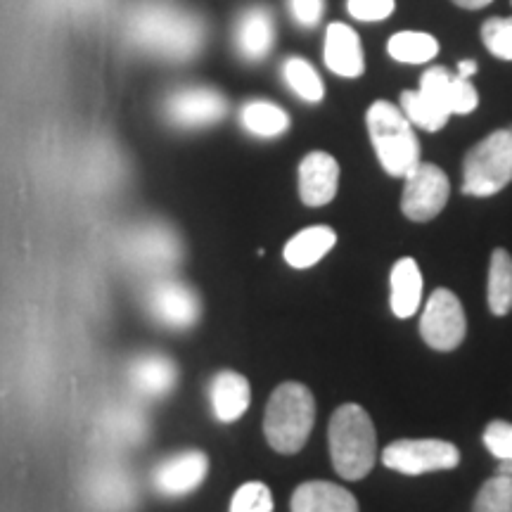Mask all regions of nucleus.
I'll use <instances>...</instances> for the list:
<instances>
[{"label": "nucleus", "instance_id": "23", "mask_svg": "<svg viewBox=\"0 0 512 512\" xmlns=\"http://www.w3.org/2000/svg\"><path fill=\"white\" fill-rule=\"evenodd\" d=\"M486 299L494 316H508L512 311V256L503 247L491 252Z\"/></svg>", "mask_w": 512, "mask_h": 512}, {"label": "nucleus", "instance_id": "24", "mask_svg": "<svg viewBox=\"0 0 512 512\" xmlns=\"http://www.w3.org/2000/svg\"><path fill=\"white\" fill-rule=\"evenodd\" d=\"M102 430L112 439V444L133 446L140 444L147 434V420L136 406H114L102 420Z\"/></svg>", "mask_w": 512, "mask_h": 512}, {"label": "nucleus", "instance_id": "25", "mask_svg": "<svg viewBox=\"0 0 512 512\" xmlns=\"http://www.w3.org/2000/svg\"><path fill=\"white\" fill-rule=\"evenodd\" d=\"M387 53L401 64H427L439 55V41L425 31H399L389 38Z\"/></svg>", "mask_w": 512, "mask_h": 512}, {"label": "nucleus", "instance_id": "12", "mask_svg": "<svg viewBox=\"0 0 512 512\" xmlns=\"http://www.w3.org/2000/svg\"><path fill=\"white\" fill-rule=\"evenodd\" d=\"M209 475V458L202 451H181L159 460L150 475L152 489L164 498H183L197 491Z\"/></svg>", "mask_w": 512, "mask_h": 512}, {"label": "nucleus", "instance_id": "32", "mask_svg": "<svg viewBox=\"0 0 512 512\" xmlns=\"http://www.w3.org/2000/svg\"><path fill=\"white\" fill-rule=\"evenodd\" d=\"M394 8V0H347L349 15L358 22H384Z\"/></svg>", "mask_w": 512, "mask_h": 512}, {"label": "nucleus", "instance_id": "2", "mask_svg": "<svg viewBox=\"0 0 512 512\" xmlns=\"http://www.w3.org/2000/svg\"><path fill=\"white\" fill-rule=\"evenodd\" d=\"M332 467L347 482L366 479L377 463V434L366 408L344 403L330 418L328 427Z\"/></svg>", "mask_w": 512, "mask_h": 512}, {"label": "nucleus", "instance_id": "27", "mask_svg": "<svg viewBox=\"0 0 512 512\" xmlns=\"http://www.w3.org/2000/svg\"><path fill=\"white\" fill-rule=\"evenodd\" d=\"M401 110L413 126L430 133L441 131V128L448 124V119H451V114H448L444 107L437 105L430 95H425L422 91H403Z\"/></svg>", "mask_w": 512, "mask_h": 512}, {"label": "nucleus", "instance_id": "20", "mask_svg": "<svg viewBox=\"0 0 512 512\" xmlns=\"http://www.w3.org/2000/svg\"><path fill=\"white\" fill-rule=\"evenodd\" d=\"M335 245L337 233L330 226H311L299 230L297 235L287 240L283 256L287 266L297 268V271H306V268L316 266L320 259H325Z\"/></svg>", "mask_w": 512, "mask_h": 512}, {"label": "nucleus", "instance_id": "18", "mask_svg": "<svg viewBox=\"0 0 512 512\" xmlns=\"http://www.w3.org/2000/svg\"><path fill=\"white\" fill-rule=\"evenodd\" d=\"M209 401L211 413L219 422H235L247 413L252 403V389H249L247 377L233 370H221L211 377L209 382Z\"/></svg>", "mask_w": 512, "mask_h": 512}, {"label": "nucleus", "instance_id": "19", "mask_svg": "<svg viewBox=\"0 0 512 512\" xmlns=\"http://www.w3.org/2000/svg\"><path fill=\"white\" fill-rule=\"evenodd\" d=\"M292 512H358V501L344 486L313 479L297 486L290 501Z\"/></svg>", "mask_w": 512, "mask_h": 512}, {"label": "nucleus", "instance_id": "34", "mask_svg": "<svg viewBox=\"0 0 512 512\" xmlns=\"http://www.w3.org/2000/svg\"><path fill=\"white\" fill-rule=\"evenodd\" d=\"M477 62L475 60H463L458 62V76L460 79H470V76L477 74Z\"/></svg>", "mask_w": 512, "mask_h": 512}, {"label": "nucleus", "instance_id": "10", "mask_svg": "<svg viewBox=\"0 0 512 512\" xmlns=\"http://www.w3.org/2000/svg\"><path fill=\"white\" fill-rule=\"evenodd\" d=\"M401 195V211L406 219L415 223H427L444 211L448 195H451V183L444 169L437 164L420 162L413 166L406 176Z\"/></svg>", "mask_w": 512, "mask_h": 512}, {"label": "nucleus", "instance_id": "35", "mask_svg": "<svg viewBox=\"0 0 512 512\" xmlns=\"http://www.w3.org/2000/svg\"><path fill=\"white\" fill-rule=\"evenodd\" d=\"M451 3H456L458 8L463 10H482L491 3V0H451Z\"/></svg>", "mask_w": 512, "mask_h": 512}, {"label": "nucleus", "instance_id": "28", "mask_svg": "<svg viewBox=\"0 0 512 512\" xmlns=\"http://www.w3.org/2000/svg\"><path fill=\"white\" fill-rule=\"evenodd\" d=\"M472 512H512V477L486 479L472 503Z\"/></svg>", "mask_w": 512, "mask_h": 512}, {"label": "nucleus", "instance_id": "26", "mask_svg": "<svg viewBox=\"0 0 512 512\" xmlns=\"http://www.w3.org/2000/svg\"><path fill=\"white\" fill-rule=\"evenodd\" d=\"M280 74H283L285 86L290 88L299 100L316 105V102L325 98L323 79H320L316 69H313V64L309 60H304V57H287Z\"/></svg>", "mask_w": 512, "mask_h": 512}, {"label": "nucleus", "instance_id": "8", "mask_svg": "<svg viewBox=\"0 0 512 512\" xmlns=\"http://www.w3.org/2000/svg\"><path fill=\"white\" fill-rule=\"evenodd\" d=\"M145 309L155 323L166 330H190L202 316V302L197 292L181 280L155 278L145 292Z\"/></svg>", "mask_w": 512, "mask_h": 512}, {"label": "nucleus", "instance_id": "7", "mask_svg": "<svg viewBox=\"0 0 512 512\" xmlns=\"http://www.w3.org/2000/svg\"><path fill=\"white\" fill-rule=\"evenodd\" d=\"M126 254L140 271L164 278L166 271H174L181 261L183 242L171 226L150 221L131 230L126 240Z\"/></svg>", "mask_w": 512, "mask_h": 512}, {"label": "nucleus", "instance_id": "16", "mask_svg": "<svg viewBox=\"0 0 512 512\" xmlns=\"http://www.w3.org/2000/svg\"><path fill=\"white\" fill-rule=\"evenodd\" d=\"M339 164L330 152H309L299 164V197L306 207H325L335 200Z\"/></svg>", "mask_w": 512, "mask_h": 512}, {"label": "nucleus", "instance_id": "31", "mask_svg": "<svg viewBox=\"0 0 512 512\" xmlns=\"http://www.w3.org/2000/svg\"><path fill=\"white\" fill-rule=\"evenodd\" d=\"M484 446L498 460H512V422L491 420L484 430Z\"/></svg>", "mask_w": 512, "mask_h": 512}, {"label": "nucleus", "instance_id": "15", "mask_svg": "<svg viewBox=\"0 0 512 512\" xmlns=\"http://www.w3.org/2000/svg\"><path fill=\"white\" fill-rule=\"evenodd\" d=\"M425 95L437 102V105L444 107V110L451 114H470L477 110L479 105V93L477 88L472 86L470 79H460L456 74L453 76L446 67H430L420 79V88Z\"/></svg>", "mask_w": 512, "mask_h": 512}, {"label": "nucleus", "instance_id": "29", "mask_svg": "<svg viewBox=\"0 0 512 512\" xmlns=\"http://www.w3.org/2000/svg\"><path fill=\"white\" fill-rule=\"evenodd\" d=\"M482 43L498 60L512 62V17H491L482 27Z\"/></svg>", "mask_w": 512, "mask_h": 512}, {"label": "nucleus", "instance_id": "17", "mask_svg": "<svg viewBox=\"0 0 512 512\" xmlns=\"http://www.w3.org/2000/svg\"><path fill=\"white\" fill-rule=\"evenodd\" d=\"M323 62L332 74L342 76V79H358L366 72L363 43L349 24L332 22L325 31Z\"/></svg>", "mask_w": 512, "mask_h": 512}, {"label": "nucleus", "instance_id": "21", "mask_svg": "<svg viewBox=\"0 0 512 512\" xmlns=\"http://www.w3.org/2000/svg\"><path fill=\"white\" fill-rule=\"evenodd\" d=\"M392 292H389V302L396 318H411L420 309L422 299V273L418 261L411 256H403L392 268L389 275Z\"/></svg>", "mask_w": 512, "mask_h": 512}, {"label": "nucleus", "instance_id": "5", "mask_svg": "<svg viewBox=\"0 0 512 512\" xmlns=\"http://www.w3.org/2000/svg\"><path fill=\"white\" fill-rule=\"evenodd\" d=\"M512 183V128L489 133L463 162V192L470 197L498 195Z\"/></svg>", "mask_w": 512, "mask_h": 512}, {"label": "nucleus", "instance_id": "33", "mask_svg": "<svg viewBox=\"0 0 512 512\" xmlns=\"http://www.w3.org/2000/svg\"><path fill=\"white\" fill-rule=\"evenodd\" d=\"M292 22L302 29H316L325 15V0H287Z\"/></svg>", "mask_w": 512, "mask_h": 512}, {"label": "nucleus", "instance_id": "13", "mask_svg": "<svg viewBox=\"0 0 512 512\" xmlns=\"http://www.w3.org/2000/svg\"><path fill=\"white\" fill-rule=\"evenodd\" d=\"M233 46L242 62L266 60L275 46V17L266 5H249L238 15L233 29Z\"/></svg>", "mask_w": 512, "mask_h": 512}, {"label": "nucleus", "instance_id": "14", "mask_svg": "<svg viewBox=\"0 0 512 512\" xmlns=\"http://www.w3.org/2000/svg\"><path fill=\"white\" fill-rule=\"evenodd\" d=\"M128 382L143 399H164L176 389L178 368L169 356L145 351L128 363Z\"/></svg>", "mask_w": 512, "mask_h": 512}, {"label": "nucleus", "instance_id": "30", "mask_svg": "<svg viewBox=\"0 0 512 512\" xmlns=\"http://www.w3.org/2000/svg\"><path fill=\"white\" fill-rule=\"evenodd\" d=\"M228 512H273V494L264 482H247L235 491Z\"/></svg>", "mask_w": 512, "mask_h": 512}, {"label": "nucleus", "instance_id": "9", "mask_svg": "<svg viewBox=\"0 0 512 512\" xmlns=\"http://www.w3.org/2000/svg\"><path fill=\"white\" fill-rule=\"evenodd\" d=\"M382 463L399 475L418 477L458 467L460 451L444 439H399L384 448Z\"/></svg>", "mask_w": 512, "mask_h": 512}, {"label": "nucleus", "instance_id": "3", "mask_svg": "<svg viewBox=\"0 0 512 512\" xmlns=\"http://www.w3.org/2000/svg\"><path fill=\"white\" fill-rule=\"evenodd\" d=\"M316 422V399L302 382H283L264 413V434L273 451L292 456L306 446Z\"/></svg>", "mask_w": 512, "mask_h": 512}, {"label": "nucleus", "instance_id": "22", "mask_svg": "<svg viewBox=\"0 0 512 512\" xmlns=\"http://www.w3.org/2000/svg\"><path fill=\"white\" fill-rule=\"evenodd\" d=\"M240 126L261 140L280 138L290 128V114L271 100H249L240 110Z\"/></svg>", "mask_w": 512, "mask_h": 512}, {"label": "nucleus", "instance_id": "36", "mask_svg": "<svg viewBox=\"0 0 512 512\" xmlns=\"http://www.w3.org/2000/svg\"><path fill=\"white\" fill-rule=\"evenodd\" d=\"M498 475L512 477V460H501V463H498Z\"/></svg>", "mask_w": 512, "mask_h": 512}, {"label": "nucleus", "instance_id": "1", "mask_svg": "<svg viewBox=\"0 0 512 512\" xmlns=\"http://www.w3.org/2000/svg\"><path fill=\"white\" fill-rule=\"evenodd\" d=\"M126 38L157 60L188 62L207 43V24L176 0H143L126 19Z\"/></svg>", "mask_w": 512, "mask_h": 512}, {"label": "nucleus", "instance_id": "11", "mask_svg": "<svg viewBox=\"0 0 512 512\" xmlns=\"http://www.w3.org/2000/svg\"><path fill=\"white\" fill-rule=\"evenodd\" d=\"M467 318L460 299L446 287L432 292L420 316V335L434 351H453L463 344Z\"/></svg>", "mask_w": 512, "mask_h": 512}, {"label": "nucleus", "instance_id": "4", "mask_svg": "<svg viewBox=\"0 0 512 512\" xmlns=\"http://www.w3.org/2000/svg\"><path fill=\"white\" fill-rule=\"evenodd\" d=\"M366 124L375 155L389 176L403 178L420 164V140L399 107L387 100L373 102L366 114Z\"/></svg>", "mask_w": 512, "mask_h": 512}, {"label": "nucleus", "instance_id": "6", "mask_svg": "<svg viewBox=\"0 0 512 512\" xmlns=\"http://www.w3.org/2000/svg\"><path fill=\"white\" fill-rule=\"evenodd\" d=\"M166 124L178 131H200L209 128L228 114V100L211 86H181L171 91L162 102Z\"/></svg>", "mask_w": 512, "mask_h": 512}]
</instances>
